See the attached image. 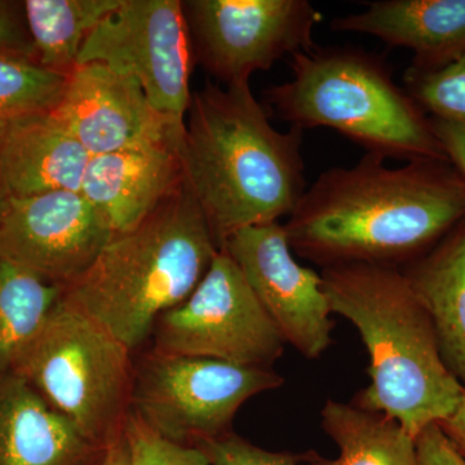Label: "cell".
Segmentation results:
<instances>
[{"label":"cell","instance_id":"6da1fadb","mask_svg":"<svg viewBox=\"0 0 465 465\" xmlns=\"http://www.w3.org/2000/svg\"><path fill=\"white\" fill-rule=\"evenodd\" d=\"M465 220V180L446 159L391 167L365 154L351 167L321 173L284 229L291 250L327 268H402Z\"/></svg>","mask_w":465,"mask_h":465},{"label":"cell","instance_id":"7a4b0ae2","mask_svg":"<svg viewBox=\"0 0 465 465\" xmlns=\"http://www.w3.org/2000/svg\"><path fill=\"white\" fill-rule=\"evenodd\" d=\"M302 131L280 133L250 82L193 92L179 155L183 180L219 249L249 226L289 217L305 188Z\"/></svg>","mask_w":465,"mask_h":465},{"label":"cell","instance_id":"3957f363","mask_svg":"<svg viewBox=\"0 0 465 465\" xmlns=\"http://www.w3.org/2000/svg\"><path fill=\"white\" fill-rule=\"evenodd\" d=\"M333 314L360 332L370 385L353 405L397 421L412 439L448 418L463 388L443 365L432 323L400 268L327 266L321 272Z\"/></svg>","mask_w":465,"mask_h":465},{"label":"cell","instance_id":"277c9868","mask_svg":"<svg viewBox=\"0 0 465 465\" xmlns=\"http://www.w3.org/2000/svg\"><path fill=\"white\" fill-rule=\"evenodd\" d=\"M219 251L183 180L142 224L114 235L84 274L63 286V298L134 351L197 289Z\"/></svg>","mask_w":465,"mask_h":465},{"label":"cell","instance_id":"5b68a950","mask_svg":"<svg viewBox=\"0 0 465 465\" xmlns=\"http://www.w3.org/2000/svg\"><path fill=\"white\" fill-rule=\"evenodd\" d=\"M290 66L292 78L268 88L264 104L291 128H331L382 159L449 161L432 119L379 58L313 45L293 54Z\"/></svg>","mask_w":465,"mask_h":465},{"label":"cell","instance_id":"8992f818","mask_svg":"<svg viewBox=\"0 0 465 465\" xmlns=\"http://www.w3.org/2000/svg\"><path fill=\"white\" fill-rule=\"evenodd\" d=\"M131 351L61 296L18 361L23 376L87 439L109 448L124 433Z\"/></svg>","mask_w":465,"mask_h":465},{"label":"cell","instance_id":"52a82bcc","mask_svg":"<svg viewBox=\"0 0 465 465\" xmlns=\"http://www.w3.org/2000/svg\"><path fill=\"white\" fill-rule=\"evenodd\" d=\"M283 382L271 369L154 351L134 376L131 406L162 436L200 443L229 433L244 402Z\"/></svg>","mask_w":465,"mask_h":465},{"label":"cell","instance_id":"ba28073f","mask_svg":"<svg viewBox=\"0 0 465 465\" xmlns=\"http://www.w3.org/2000/svg\"><path fill=\"white\" fill-rule=\"evenodd\" d=\"M154 330L158 353L262 369H271L286 345L224 250L192 295L159 318Z\"/></svg>","mask_w":465,"mask_h":465},{"label":"cell","instance_id":"9c48e42d","mask_svg":"<svg viewBox=\"0 0 465 465\" xmlns=\"http://www.w3.org/2000/svg\"><path fill=\"white\" fill-rule=\"evenodd\" d=\"M103 64L142 85L153 108L185 125L195 66L180 0H122L88 36L78 66Z\"/></svg>","mask_w":465,"mask_h":465},{"label":"cell","instance_id":"30bf717a","mask_svg":"<svg viewBox=\"0 0 465 465\" xmlns=\"http://www.w3.org/2000/svg\"><path fill=\"white\" fill-rule=\"evenodd\" d=\"M195 64L224 85L246 84L313 47L320 12L307 0L183 2Z\"/></svg>","mask_w":465,"mask_h":465},{"label":"cell","instance_id":"8fae6325","mask_svg":"<svg viewBox=\"0 0 465 465\" xmlns=\"http://www.w3.org/2000/svg\"><path fill=\"white\" fill-rule=\"evenodd\" d=\"M282 336L308 360L332 344L335 321L322 277L293 258L284 225L249 226L223 244Z\"/></svg>","mask_w":465,"mask_h":465},{"label":"cell","instance_id":"7c38bea8","mask_svg":"<svg viewBox=\"0 0 465 465\" xmlns=\"http://www.w3.org/2000/svg\"><path fill=\"white\" fill-rule=\"evenodd\" d=\"M113 237L81 192L0 198V258L48 282L65 286L84 274Z\"/></svg>","mask_w":465,"mask_h":465},{"label":"cell","instance_id":"4fadbf2b","mask_svg":"<svg viewBox=\"0 0 465 465\" xmlns=\"http://www.w3.org/2000/svg\"><path fill=\"white\" fill-rule=\"evenodd\" d=\"M54 114L91 155L180 146L185 127L153 108L134 78L94 63L75 67Z\"/></svg>","mask_w":465,"mask_h":465},{"label":"cell","instance_id":"5bb4252c","mask_svg":"<svg viewBox=\"0 0 465 465\" xmlns=\"http://www.w3.org/2000/svg\"><path fill=\"white\" fill-rule=\"evenodd\" d=\"M179 145H158L92 155L82 195L113 234L133 231L183 183Z\"/></svg>","mask_w":465,"mask_h":465},{"label":"cell","instance_id":"9a60e30c","mask_svg":"<svg viewBox=\"0 0 465 465\" xmlns=\"http://www.w3.org/2000/svg\"><path fill=\"white\" fill-rule=\"evenodd\" d=\"M106 451L23 376L0 379V465H101Z\"/></svg>","mask_w":465,"mask_h":465},{"label":"cell","instance_id":"2e32d148","mask_svg":"<svg viewBox=\"0 0 465 465\" xmlns=\"http://www.w3.org/2000/svg\"><path fill=\"white\" fill-rule=\"evenodd\" d=\"M331 29L376 36L411 51L414 69H437L465 56V0H381Z\"/></svg>","mask_w":465,"mask_h":465},{"label":"cell","instance_id":"e0dca14e","mask_svg":"<svg viewBox=\"0 0 465 465\" xmlns=\"http://www.w3.org/2000/svg\"><path fill=\"white\" fill-rule=\"evenodd\" d=\"M91 157L54 112L18 122L0 134V198L81 192Z\"/></svg>","mask_w":465,"mask_h":465},{"label":"cell","instance_id":"ac0fdd59","mask_svg":"<svg viewBox=\"0 0 465 465\" xmlns=\"http://www.w3.org/2000/svg\"><path fill=\"white\" fill-rule=\"evenodd\" d=\"M400 269L427 311L443 365L465 390V220Z\"/></svg>","mask_w":465,"mask_h":465},{"label":"cell","instance_id":"d6986e66","mask_svg":"<svg viewBox=\"0 0 465 465\" xmlns=\"http://www.w3.org/2000/svg\"><path fill=\"white\" fill-rule=\"evenodd\" d=\"M321 425L339 455L326 459L308 452L302 457L307 465H419L415 440L379 412L329 400L321 411Z\"/></svg>","mask_w":465,"mask_h":465},{"label":"cell","instance_id":"ffe728a7","mask_svg":"<svg viewBox=\"0 0 465 465\" xmlns=\"http://www.w3.org/2000/svg\"><path fill=\"white\" fill-rule=\"evenodd\" d=\"M122 0H25L24 15L35 61L70 75L88 36L121 7Z\"/></svg>","mask_w":465,"mask_h":465},{"label":"cell","instance_id":"44dd1931","mask_svg":"<svg viewBox=\"0 0 465 465\" xmlns=\"http://www.w3.org/2000/svg\"><path fill=\"white\" fill-rule=\"evenodd\" d=\"M61 296L60 284L0 258V379L16 371L27 345Z\"/></svg>","mask_w":465,"mask_h":465},{"label":"cell","instance_id":"7402d4cb","mask_svg":"<svg viewBox=\"0 0 465 465\" xmlns=\"http://www.w3.org/2000/svg\"><path fill=\"white\" fill-rule=\"evenodd\" d=\"M67 79L32 58L0 54V134L18 122L54 112Z\"/></svg>","mask_w":465,"mask_h":465},{"label":"cell","instance_id":"603a6c76","mask_svg":"<svg viewBox=\"0 0 465 465\" xmlns=\"http://www.w3.org/2000/svg\"><path fill=\"white\" fill-rule=\"evenodd\" d=\"M405 90L430 118L465 125V56L437 69L410 66Z\"/></svg>","mask_w":465,"mask_h":465},{"label":"cell","instance_id":"cb8c5ba5","mask_svg":"<svg viewBox=\"0 0 465 465\" xmlns=\"http://www.w3.org/2000/svg\"><path fill=\"white\" fill-rule=\"evenodd\" d=\"M130 465H211L198 446H188L162 436L130 411L124 427Z\"/></svg>","mask_w":465,"mask_h":465},{"label":"cell","instance_id":"d4e9b609","mask_svg":"<svg viewBox=\"0 0 465 465\" xmlns=\"http://www.w3.org/2000/svg\"><path fill=\"white\" fill-rule=\"evenodd\" d=\"M198 448L211 465H302V457L287 452L268 451L231 432L217 439L202 440Z\"/></svg>","mask_w":465,"mask_h":465},{"label":"cell","instance_id":"484cf974","mask_svg":"<svg viewBox=\"0 0 465 465\" xmlns=\"http://www.w3.org/2000/svg\"><path fill=\"white\" fill-rule=\"evenodd\" d=\"M0 54L35 60L23 2L0 0Z\"/></svg>","mask_w":465,"mask_h":465},{"label":"cell","instance_id":"4316f807","mask_svg":"<svg viewBox=\"0 0 465 465\" xmlns=\"http://www.w3.org/2000/svg\"><path fill=\"white\" fill-rule=\"evenodd\" d=\"M419 465H465V458L452 445L440 425L425 427L415 437Z\"/></svg>","mask_w":465,"mask_h":465},{"label":"cell","instance_id":"83f0119b","mask_svg":"<svg viewBox=\"0 0 465 465\" xmlns=\"http://www.w3.org/2000/svg\"><path fill=\"white\" fill-rule=\"evenodd\" d=\"M430 119L446 157L465 180V125Z\"/></svg>","mask_w":465,"mask_h":465},{"label":"cell","instance_id":"f1b7e54d","mask_svg":"<svg viewBox=\"0 0 465 465\" xmlns=\"http://www.w3.org/2000/svg\"><path fill=\"white\" fill-rule=\"evenodd\" d=\"M440 430L451 440L452 445L457 448L458 451L465 458V390L461 393L458 406L448 418L440 420Z\"/></svg>","mask_w":465,"mask_h":465},{"label":"cell","instance_id":"f546056e","mask_svg":"<svg viewBox=\"0 0 465 465\" xmlns=\"http://www.w3.org/2000/svg\"><path fill=\"white\" fill-rule=\"evenodd\" d=\"M101 465H130V452L124 433L109 446Z\"/></svg>","mask_w":465,"mask_h":465}]
</instances>
